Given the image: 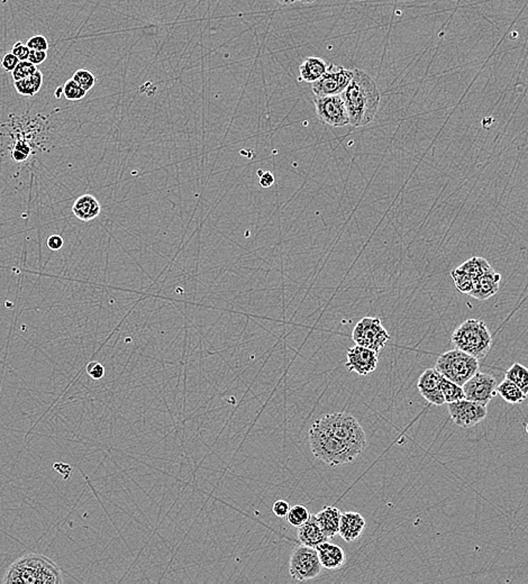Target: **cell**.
<instances>
[{"mask_svg": "<svg viewBox=\"0 0 528 584\" xmlns=\"http://www.w3.org/2000/svg\"><path fill=\"white\" fill-rule=\"evenodd\" d=\"M259 177H260V185L263 188H270L274 183V175L269 171L259 170Z\"/></svg>", "mask_w": 528, "mask_h": 584, "instance_id": "obj_38", "label": "cell"}, {"mask_svg": "<svg viewBox=\"0 0 528 584\" xmlns=\"http://www.w3.org/2000/svg\"><path fill=\"white\" fill-rule=\"evenodd\" d=\"M340 516L342 512L336 507H325L324 509L315 514L319 527L328 539L338 535Z\"/></svg>", "mask_w": 528, "mask_h": 584, "instance_id": "obj_20", "label": "cell"}, {"mask_svg": "<svg viewBox=\"0 0 528 584\" xmlns=\"http://www.w3.org/2000/svg\"><path fill=\"white\" fill-rule=\"evenodd\" d=\"M328 62L317 57L306 58L299 65V75L305 82L314 83L328 71Z\"/></svg>", "mask_w": 528, "mask_h": 584, "instance_id": "obj_22", "label": "cell"}, {"mask_svg": "<svg viewBox=\"0 0 528 584\" xmlns=\"http://www.w3.org/2000/svg\"><path fill=\"white\" fill-rule=\"evenodd\" d=\"M46 243H48V249H51L52 251H59L60 249H62L63 244H65V241H63L62 236L58 235V234H53V235L48 237Z\"/></svg>", "mask_w": 528, "mask_h": 584, "instance_id": "obj_37", "label": "cell"}, {"mask_svg": "<svg viewBox=\"0 0 528 584\" xmlns=\"http://www.w3.org/2000/svg\"><path fill=\"white\" fill-rule=\"evenodd\" d=\"M365 527L367 521L362 514L354 512H344L340 516L338 535L344 541L351 543L362 535Z\"/></svg>", "mask_w": 528, "mask_h": 584, "instance_id": "obj_17", "label": "cell"}, {"mask_svg": "<svg viewBox=\"0 0 528 584\" xmlns=\"http://www.w3.org/2000/svg\"><path fill=\"white\" fill-rule=\"evenodd\" d=\"M443 375L437 372L435 369H427L419 378V392L423 396L424 399L429 404L435 406H442L446 404V400L443 397L442 390H441V380Z\"/></svg>", "mask_w": 528, "mask_h": 584, "instance_id": "obj_15", "label": "cell"}, {"mask_svg": "<svg viewBox=\"0 0 528 584\" xmlns=\"http://www.w3.org/2000/svg\"><path fill=\"white\" fill-rule=\"evenodd\" d=\"M311 514L305 506L296 504L290 508L287 514L288 523L293 527H301V525L311 518Z\"/></svg>", "mask_w": 528, "mask_h": 584, "instance_id": "obj_27", "label": "cell"}, {"mask_svg": "<svg viewBox=\"0 0 528 584\" xmlns=\"http://www.w3.org/2000/svg\"><path fill=\"white\" fill-rule=\"evenodd\" d=\"M479 359L461 350L454 349L440 355L434 369L444 378L462 386L479 371Z\"/></svg>", "mask_w": 528, "mask_h": 584, "instance_id": "obj_5", "label": "cell"}, {"mask_svg": "<svg viewBox=\"0 0 528 584\" xmlns=\"http://www.w3.org/2000/svg\"><path fill=\"white\" fill-rule=\"evenodd\" d=\"M316 421L326 432L353 445L361 452L367 448V435L357 419L350 413H330Z\"/></svg>", "mask_w": 528, "mask_h": 584, "instance_id": "obj_6", "label": "cell"}, {"mask_svg": "<svg viewBox=\"0 0 528 584\" xmlns=\"http://www.w3.org/2000/svg\"><path fill=\"white\" fill-rule=\"evenodd\" d=\"M62 581L59 566L41 554L24 555L15 561L3 580L7 584H60Z\"/></svg>", "mask_w": 528, "mask_h": 584, "instance_id": "obj_2", "label": "cell"}, {"mask_svg": "<svg viewBox=\"0 0 528 584\" xmlns=\"http://www.w3.org/2000/svg\"><path fill=\"white\" fill-rule=\"evenodd\" d=\"M38 67L36 65L31 63L28 60L27 61H19L17 67L14 69L11 75H13L14 81L23 80V79L28 78L30 75L38 71Z\"/></svg>", "mask_w": 528, "mask_h": 584, "instance_id": "obj_30", "label": "cell"}, {"mask_svg": "<svg viewBox=\"0 0 528 584\" xmlns=\"http://www.w3.org/2000/svg\"><path fill=\"white\" fill-rule=\"evenodd\" d=\"M11 53L15 54L18 58L19 61H27L30 58L31 50L26 44L22 42H16L11 48Z\"/></svg>", "mask_w": 528, "mask_h": 584, "instance_id": "obj_34", "label": "cell"}, {"mask_svg": "<svg viewBox=\"0 0 528 584\" xmlns=\"http://www.w3.org/2000/svg\"><path fill=\"white\" fill-rule=\"evenodd\" d=\"M451 419L456 426L462 428H471L481 423L487 417L488 410L487 406L480 405L478 402L470 401L468 399L448 404Z\"/></svg>", "mask_w": 528, "mask_h": 584, "instance_id": "obj_12", "label": "cell"}, {"mask_svg": "<svg viewBox=\"0 0 528 584\" xmlns=\"http://www.w3.org/2000/svg\"><path fill=\"white\" fill-rule=\"evenodd\" d=\"M289 510V504H288L286 500H278V502H274V506H272V512H274L276 517H287Z\"/></svg>", "mask_w": 528, "mask_h": 584, "instance_id": "obj_35", "label": "cell"}, {"mask_svg": "<svg viewBox=\"0 0 528 584\" xmlns=\"http://www.w3.org/2000/svg\"><path fill=\"white\" fill-rule=\"evenodd\" d=\"M72 79L78 85H80L87 92H90L94 88L97 81L94 73L90 70H87V69H79V70L75 71L73 73Z\"/></svg>", "mask_w": 528, "mask_h": 584, "instance_id": "obj_29", "label": "cell"}, {"mask_svg": "<svg viewBox=\"0 0 528 584\" xmlns=\"http://www.w3.org/2000/svg\"><path fill=\"white\" fill-rule=\"evenodd\" d=\"M323 566L318 553L314 547L305 546L295 549L290 556L289 574L296 581H308L315 579L322 572Z\"/></svg>", "mask_w": 528, "mask_h": 584, "instance_id": "obj_8", "label": "cell"}, {"mask_svg": "<svg viewBox=\"0 0 528 584\" xmlns=\"http://www.w3.org/2000/svg\"><path fill=\"white\" fill-rule=\"evenodd\" d=\"M316 549L323 568L338 570L345 563V553H344L343 548H340L338 545L333 544V543L326 541L318 545Z\"/></svg>", "mask_w": 528, "mask_h": 584, "instance_id": "obj_18", "label": "cell"}, {"mask_svg": "<svg viewBox=\"0 0 528 584\" xmlns=\"http://www.w3.org/2000/svg\"><path fill=\"white\" fill-rule=\"evenodd\" d=\"M308 440L313 455L330 467L351 463L362 453L353 445L326 432L317 421L309 429Z\"/></svg>", "mask_w": 528, "mask_h": 584, "instance_id": "obj_3", "label": "cell"}, {"mask_svg": "<svg viewBox=\"0 0 528 584\" xmlns=\"http://www.w3.org/2000/svg\"><path fill=\"white\" fill-rule=\"evenodd\" d=\"M497 394L508 404L512 405H519L522 402L525 401L526 396L514 382L505 378L502 384L497 386Z\"/></svg>", "mask_w": 528, "mask_h": 584, "instance_id": "obj_24", "label": "cell"}, {"mask_svg": "<svg viewBox=\"0 0 528 584\" xmlns=\"http://www.w3.org/2000/svg\"><path fill=\"white\" fill-rule=\"evenodd\" d=\"M61 92L63 94V87H59V88H58V92H55V96H57L58 98H60V97H61V94H60Z\"/></svg>", "mask_w": 528, "mask_h": 584, "instance_id": "obj_40", "label": "cell"}, {"mask_svg": "<svg viewBox=\"0 0 528 584\" xmlns=\"http://www.w3.org/2000/svg\"><path fill=\"white\" fill-rule=\"evenodd\" d=\"M500 281H502V274H498L495 269L491 268L490 270L487 271L475 281L469 296L475 298L477 301H487L499 291Z\"/></svg>", "mask_w": 528, "mask_h": 584, "instance_id": "obj_16", "label": "cell"}, {"mask_svg": "<svg viewBox=\"0 0 528 584\" xmlns=\"http://www.w3.org/2000/svg\"><path fill=\"white\" fill-rule=\"evenodd\" d=\"M354 70H350L340 65L330 63L328 71L322 78L313 83V92L316 97L335 96L340 94L349 86L353 78Z\"/></svg>", "mask_w": 528, "mask_h": 584, "instance_id": "obj_9", "label": "cell"}, {"mask_svg": "<svg viewBox=\"0 0 528 584\" xmlns=\"http://www.w3.org/2000/svg\"><path fill=\"white\" fill-rule=\"evenodd\" d=\"M87 373L94 380H100L105 375V367L99 362H90L87 365Z\"/></svg>", "mask_w": 528, "mask_h": 584, "instance_id": "obj_33", "label": "cell"}, {"mask_svg": "<svg viewBox=\"0 0 528 584\" xmlns=\"http://www.w3.org/2000/svg\"><path fill=\"white\" fill-rule=\"evenodd\" d=\"M452 343L456 349L461 350L478 359H483L492 346V336L487 325L479 319H468L462 323L452 334Z\"/></svg>", "mask_w": 528, "mask_h": 584, "instance_id": "obj_4", "label": "cell"}, {"mask_svg": "<svg viewBox=\"0 0 528 584\" xmlns=\"http://www.w3.org/2000/svg\"><path fill=\"white\" fill-rule=\"evenodd\" d=\"M350 125L362 127L376 117L380 106V92L376 81L365 71L354 70L353 78L342 94Z\"/></svg>", "mask_w": 528, "mask_h": 584, "instance_id": "obj_1", "label": "cell"}, {"mask_svg": "<svg viewBox=\"0 0 528 584\" xmlns=\"http://www.w3.org/2000/svg\"><path fill=\"white\" fill-rule=\"evenodd\" d=\"M18 63V58H17L15 54L11 53V52L6 53L3 59H1V62H0L1 67H3L4 70L7 71V72H13L14 69L17 67Z\"/></svg>", "mask_w": 528, "mask_h": 584, "instance_id": "obj_32", "label": "cell"}, {"mask_svg": "<svg viewBox=\"0 0 528 584\" xmlns=\"http://www.w3.org/2000/svg\"><path fill=\"white\" fill-rule=\"evenodd\" d=\"M48 59V52L46 51H34V50H31L30 58H28V61L33 65H36V67L38 65H42L45 60Z\"/></svg>", "mask_w": 528, "mask_h": 584, "instance_id": "obj_36", "label": "cell"}, {"mask_svg": "<svg viewBox=\"0 0 528 584\" xmlns=\"http://www.w3.org/2000/svg\"><path fill=\"white\" fill-rule=\"evenodd\" d=\"M378 367V353L363 346L350 347L346 353L345 367L350 372H355L361 377L370 374Z\"/></svg>", "mask_w": 528, "mask_h": 584, "instance_id": "obj_14", "label": "cell"}, {"mask_svg": "<svg viewBox=\"0 0 528 584\" xmlns=\"http://www.w3.org/2000/svg\"><path fill=\"white\" fill-rule=\"evenodd\" d=\"M298 1H301V4H306V5H307V4L315 3L316 0H298Z\"/></svg>", "mask_w": 528, "mask_h": 584, "instance_id": "obj_41", "label": "cell"}, {"mask_svg": "<svg viewBox=\"0 0 528 584\" xmlns=\"http://www.w3.org/2000/svg\"><path fill=\"white\" fill-rule=\"evenodd\" d=\"M464 397L470 401L487 406L496 397L497 382L492 375L478 371L472 378L462 386Z\"/></svg>", "mask_w": 528, "mask_h": 584, "instance_id": "obj_13", "label": "cell"}, {"mask_svg": "<svg viewBox=\"0 0 528 584\" xmlns=\"http://www.w3.org/2000/svg\"><path fill=\"white\" fill-rule=\"evenodd\" d=\"M317 117L330 126L344 127L350 125V117L340 94L316 97L314 100Z\"/></svg>", "mask_w": 528, "mask_h": 584, "instance_id": "obj_10", "label": "cell"}, {"mask_svg": "<svg viewBox=\"0 0 528 584\" xmlns=\"http://www.w3.org/2000/svg\"><path fill=\"white\" fill-rule=\"evenodd\" d=\"M297 537L301 545L305 546L314 547L316 548L318 545L324 541H328V537L323 533L322 529L317 523L315 514H311L307 521L301 527H298Z\"/></svg>", "mask_w": 528, "mask_h": 584, "instance_id": "obj_19", "label": "cell"}, {"mask_svg": "<svg viewBox=\"0 0 528 584\" xmlns=\"http://www.w3.org/2000/svg\"><path fill=\"white\" fill-rule=\"evenodd\" d=\"M441 390H442L443 397H444L446 404L465 399L463 388L456 384L453 381L444 378V377H442V380H441Z\"/></svg>", "mask_w": 528, "mask_h": 584, "instance_id": "obj_26", "label": "cell"}, {"mask_svg": "<svg viewBox=\"0 0 528 584\" xmlns=\"http://www.w3.org/2000/svg\"><path fill=\"white\" fill-rule=\"evenodd\" d=\"M26 45L34 51H46L48 50V40L45 36H34L27 40Z\"/></svg>", "mask_w": 528, "mask_h": 584, "instance_id": "obj_31", "label": "cell"}, {"mask_svg": "<svg viewBox=\"0 0 528 584\" xmlns=\"http://www.w3.org/2000/svg\"><path fill=\"white\" fill-rule=\"evenodd\" d=\"M505 378L512 381L528 396V369L519 363H515L506 371Z\"/></svg>", "mask_w": 528, "mask_h": 584, "instance_id": "obj_25", "label": "cell"}, {"mask_svg": "<svg viewBox=\"0 0 528 584\" xmlns=\"http://www.w3.org/2000/svg\"><path fill=\"white\" fill-rule=\"evenodd\" d=\"M14 86L16 89V92L22 96L33 97L36 96L41 88L43 86V73L40 70L33 73L28 78L23 79V80L14 81Z\"/></svg>", "mask_w": 528, "mask_h": 584, "instance_id": "obj_23", "label": "cell"}, {"mask_svg": "<svg viewBox=\"0 0 528 584\" xmlns=\"http://www.w3.org/2000/svg\"><path fill=\"white\" fill-rule=\"evenodd\" d=\"M492 266L485 257L473 256L464 261L461 266L453 269L451 272L456 289L462 293L469 295L475 281L490 270Z\"/></svg>", "mask_w": 528, "mask_h": 584, "instance_id": "obj_11", "label": "cell"}, {"mask_svg": "<svg viewBox=\"0 0 528 584\" xmlns=\"http://www.w3.org/2000/svg\"><path fill=\"white\" fill-rule=\"evenodd\" d=\"M63 94L70 102H78L87 96V92L72 78L69 79L63 86Z\"/></svg>", "mask_w": 528, "mask_h": 584, "instance_id": "obj_28", "label": "cell"}, {"mask_svg": "<svg viewBox=\"0 0 528 584\" xmlns=\"http://www.w3.org/2000/svg\"><path fill=\"white\" fill-rule=\"evenodd\" d=\"M72 212L81 222H90L99 216L102 207L92 195H82L73 204Z\"/></svg>", "mask_w": 528, "mask_h": 584, "instance_id": "obj_21", "label": "cell"}, {"mask_svg": "<svg viewBox=\"0 0 528 584\" xmlns=\"http://www.w3.org/2000/svg\"><path fill=\"white\" fill-rule=\"evenodd\" d=\"M276 1H278V3L279 4H281V5L288 6L291 5V4H295L296 1H298V0H276Z\"/></svg>", "mask_w": 528, "mask_h": 584, "instance_id": "obj_39", "label": "cell"}, {"mask_svg": "<svg viewBox=\"0 0 528 584\" xmlns=\"http://www.w3.org/2000/svg\"><path fill=\"white\" fill-rule=\"evenodd\" d=\"M352 340L357 345L379 352L386 347L390 340L388 330L384 328L378 317H365L361 319L352 332Z\"/></svg>", "mask_w": 528, "mask_h": 584, "instance_id": "obj_7", "label": "cell"}]
</instances>
